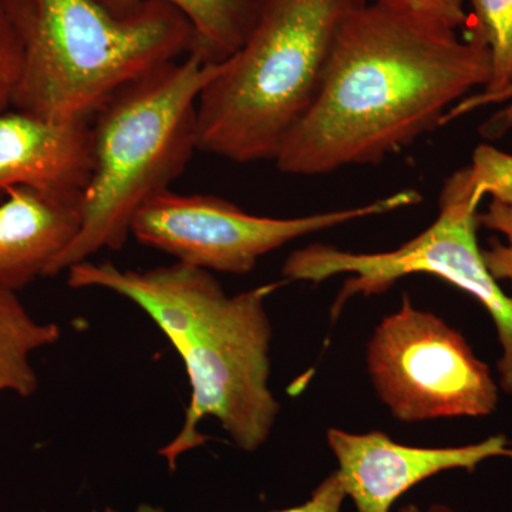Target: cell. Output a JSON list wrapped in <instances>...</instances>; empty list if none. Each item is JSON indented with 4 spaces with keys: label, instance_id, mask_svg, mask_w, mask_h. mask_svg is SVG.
Returning <instances> with one entry per match:
<instances>
[{
    "label": "cell",
    "instance_id": "6da1fadb",
    "mask_svg": "<svg viewBox=\"0 0 512 512\" xmlns=\"http://www.w3.org/2000/svg\"><path fill=\"white\" fill-rule=\"evenodd\" d=\"M490 76V49L476 28L460 39L437 20L365 3L339 26L318 96L276 168L316 177L380 163L441 126Z\"/></svg>",
    "mask_w": 512,
    "mask_h": 512
},
{
    "label": "cell",
    "instance_id": "7a4b0ae2",
    "mask_svg": "<svg viewBox=\"0 0 512 512\" xmlns=\"http://www.w3.org/2000/svg\"><path fill=\"white\" fill-rule=\"evenodd\" d=\"M22 45L12 109L57 120L94 119L127 84L194 49L191 23L147 0L124 18L96 0H6Z\"/></svg>",
    "mask_w": 512,
    "mask_h": 512
},
{
    "label": "cell",
    "instance_id": "3957f363",
    "mask_svg": "<svg viewBox=\"0 0 512 512\" xmlns=\"http://www.w3.org/2000/svg\"><path fill=\"white\" fill-rule=\"evenodd\" d=\"M220 69L191 52L127 84L101 107L92 121L94 164L82 222L46 276L126 245L137 211L170 190L198 150V99Z\"/></svg>",
    "mask_w": 512,
    "mask_h": 512
},
{
    "label": "cell",
    "instance_id": "277c9868",
    "mask_svg": "<svg viewBox=\"0 0 512 512\" xmlns=\"http://www.w3.org/2000/svg\"><path fill=\"white\" fill-rule=\"evenodd\" d=\"M366 0H256L244 43L197 104L198 151L275 160L318 96L343 19Z\"/></svg>",
    "mask_w": 512,
    "mask_h": 512
},
{
    "label": "cell",
    "instance_id": "5b68a950",
    "mask_svg": "<svg viewBox=\"0 0 512 512\" xmlns=\"http://www.w3.org/2000/svg\"><path fill=\"white\" fill-rule=\"evenodd\" d=\"M487 198L484 168L473 157L444 183L436 221L402 247L387 252H350L312 244L286 258L282 274L288 281L320 284L350 275L338 296L335 315L355 296L379 295L404 276L424 274L443 279L467 292L493 319L500 342L498 380L512 396V298L488 271L478 247V208Z\"/></svg>",
    "mask_w": 512,
    "mask_h": 512
},
{
    "label": "cell",
    "instance_id": "8992f818",
    "mask_svg": "<svg viewBox=\"0 0 512 512\" xmlns=\"http://www.w3.org/2000/svg\"><path fill=\"white\" fill-rule=\"evenodd\" d=\"M279 284L258 286L224 301L173 348L190 382L184 424L160 450L174 470L178 458L204 446L200 423L214 417L235 446L258 450L271 436L279 403L269 387L272 325L266 299Z\"/></svg>",
    "mask_w": 512,
    "mask_h": 512
},
{
    "label": "cell",
    "instance_id": "52a82bcc",
    "mask_svg": "<svg viewBox=\"0 0 512 512\" xmlns=\"http://www.w3.org/2000/svg\"><path fill=\"white\" fill-rule=\"evenodd\" d=\"M367 372L379 399L403 423L485 417L498 406V384L464 336L404 296L369 340Z\"/></svg>",
    "mask_w": 512,
    "mask_h": 512
},
{
    "label": "cell",
    "instance_id": "ba28073f",
    "mask_svg": "<svg viewBox=\"0 0 512 512\" xmlns=\"http://www.w3.org/2000/svg\"><path fill=\"white\" fill-rule=\"evenodd\" d=\"M416 190H404L355 208L295 218L259 217L214 195L165 190L137 211L131 237L177 262L222 274L247 275L262 256L295 239L419 204Z\"/></svg>",
    "mask_w": 512,
    "mask_h": 512
},
{
    "label": "cell",
    "instance_id": "9c48e42d",
    "mask_svg": "<svg viewBox=\"0 0 512 512\" xmlns=\"http://www.w3.org/2000/svg\"><path fill=\"white\" fill-rule=\"evenodd\" d=\"M326 439L357 512H390L403 494L444 471H474L491 458L512 460V443L504 434L458 447L406 446L383 431L330 429Z\"/></svg>",
    "mask_w": 512,
    "mask_h": 512
},
{
    "label": "cell",
    "instance_id": "30bf717a",
    "mask_svg": "<svg viewBox=\"0 0 512 512\" xmlns=\"http://www.w3.org/2000/svg\"><path fill=\"white\" fill-rule=\"evenodd\" d=\"M92 121L0 111V201L10 188H30L82 202L93 173Z\"/></svg>",
    "mask_w": 512,
    "mask_h": 512
},
{
    "label": "cell",
    "instance_id": "8fae6325",
    "mask_svg": "<svg viewBox=\"0 0 512 512\" xmlns=\"http://www.w3.org/2000/svg\"><path fill=\"white\" fill-rule=\"evenodd\" d=\"M82 202L10 188L0 201V286L20 291L39 276L76 237Z\"/></svg>",
    "mask_w": 512,
    "mask_h": 512
},
{
    "label": "cell",
    "instance_id": "7c38bea8",
    "mask_svg": "<svg viewBox=\"0 0 512 512\" xmlns=\"http://www.w3.org/2000/svg\"><path fill=\"white\" fill-rule=\"evenodd\" d=\"M117 18L131 15L147 0H96ZM191 23L194 30L192 52L208 63H222L244 43L254 20L256 0H165Z\"/></svg>",
    "mask_w": 512,
    "mask_h": 512
},
{
    "label": "cell",
    "instance_id": "4fadbf2b",
    "mask_svg": "<svg viewBox=\"0 0 512 512\" xmlns=\"http://www.w3.org/2000/svg\"><path fill=\"white\" fill-rule=\"evenodd\" d=\"M62 336L56 323L39 322L25 308L16 291L0 286V394L28 399L39 379L30 356L55 345Z\"/></svg>",
    "mask_w": 512,
    "mask_h": 512
},
{
    "label": "cell",
    "instance_id": "5bb4252c",
    "mask_svg": "<svg viewBox=\"0 0 512 512\" xmlns=\"http://www.w3.org/2000/svg\"><path fill=\"white\" fill-rule=\"evenodd\" d=\"M473 157L483 165L490 198L487 210L478 214V224L504 238L483 249L484 262L495 281L508 282L512 291V156L494 147L480 146Z\"/></svg>",
    "mask_w": 512,
    "mask_h": 512
},
{
    "label": "cell",
    "instance_id": "9a60e30c",
    "mask_svg": "<svg viewBox=\"0 0 512 512\" xmlns=\"http://www.w3.org/2000/svg\"><path fill=\"white\" fill-rule=\"evenodd\" d=\"M476 25L490 49L491 76L478 96H491L512 84V0H470Z\"/></svg>",
    "mask_w": 512,
    "mask_h": 512
},
{
    "label": "cell",
    "instance_id": "2e32d148",
    "mask_svg": "<svg viewBox=\"0 0 512 512\" xmlns=\"http://www.w3.org/2000/svg\"><path fill=\"white\" fill-rule=\"evenodd\" d=\"M20 69L22 45L10 19L8 3L6 0H0V111L12 107Z\"/></svg>",
    "mask_w": 512,
    "mask_h": 512
},
{
    "label": "cell",
    "instance_id": "e0dca14e",
    "mask_svg": "<svg viewBox=\"0 0 512 512\" xmlns=\"http://www.w3.org/2000/svg\"><path fill=\"white\" fill-rule=\"evenodd\" d=\"M498 103H505L507 106L485 123L483 134L488 138L501 137L512 128V84L508 86L507 89L491 94V96L483 97L474 93L467 96L466 99L458 101L456 106L448 110L441 126L448 123V121L458 119V117L463 116V114H468L473 110L480 109V107Z\"/></svg>",
    "mask_w": 512,
    "mask_h": 512
},
{
    "label": "cell",
    "instance_id": "ac0fdd59",
    "mask_svg": "<svg viewBox=\"0 0 512 512\" xmlns=\"http://www.w3.org/2000/svg\"><path fill=\"white\" fill-rule=\"evenodd\" d=\"M346 500L345 490L338 477L333 471L328 478L322 481L313 491L311 498L301 505L288 508V510L274 512H342L343 501ZM103 512H124L116 508L107 507ZM131 512H165L163 508L154 507L151 504L138 505L136 510Z\"/></svg>",
    "mask_w": 512,
    "mask_h": 512
},
{
    "label": "cell",
    "instance_id": "d6986e66",
    "mask_svg": "<svg viewBox=\"0 0 512 512\" xmlns=\"http://www.w3.org/2000/svg\"><path fill=\"white\" fill-rule=\"evenodd\" d=\"M390 8L407 10L457 29L467 23L464 0H376Z\"/></svg>",
    "mask_w": 512,
    "mask_h": 512
},
{
    "label": "cell",
    "instance_id": "ffe728a7",
    "mask_svg": "<svg viewBox=\"0 0 512 512\" xmlns=\"http://www.w3.org/2000/svg\"><path fill=\"white\" fill-rule=\"evenodd\" d=\"M424 512H466L460 510H454V508L448 507L446 504H431Z\"/></svg>",
    "mask_w": 512,
    "mask_h": 512
},
{
    "label": "cell",
    "instance_id": "44dd1931",
    "mask_svg": "<svg viewBox=\"0 0 512 512\" xmlns=\"http://www.w3.org/2000/svg\"><path fill=\"white\" fill-rule=\"evenodd\" d=\"M399 512H424V511H421L420 508L417 507V505L409 504V505H404L403 508H400Z\"/></svg>",
    "mask_w": 512,
    "mask_h": 512
}]
</instances>
